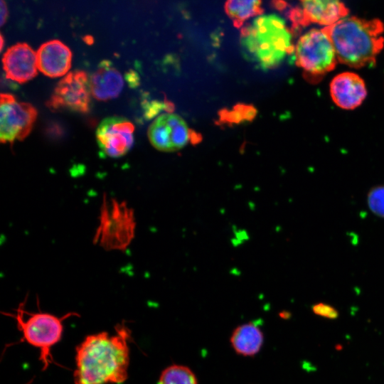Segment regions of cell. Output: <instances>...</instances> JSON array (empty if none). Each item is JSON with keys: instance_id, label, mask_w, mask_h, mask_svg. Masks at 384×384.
<instances>
[{"instance_id": "9", "label": "cell", "mask_w": 384, "mask_h": 384, "mask_svg": "<svg viewBox=\"0 0 384 384\" xmlns=\"http://www.w3.org/2000/svg\"><path fill=\"white\" fill-rule=\"evenodd\" d=\"M348 9L338 1H302L300 6L290 12L293 27L306 26L311 23L328 27L346 17Z\"/></svg>"}, {"instance_id": "6", "label": "cell", "mask_w": 384, "mask_h": 384, "mask_svg": "<svg viewBox=\"0 0 384 384\" xmlns=\"http://www.w3.org/2000/svg\"><path fill=\"white\" fill-rule=\"evenodd\" d=\"M36 109L30 103L18 102L13 95L1 94L0 140L13 143L23 140L31 132L37 117Z\"/></svg>"}, {"instance_id": "8", "label": "cell", "mask_w": 384, "mask_h": 384, "mask_svg": "<svg viewBox=\"0 0 384 384\" xmlns=\"http://www.w3.org/2000/svg\"><path fill=\"white\" fill-rule=\"evenodd\" d=\"M134 124L127 119L119 116L107 117L97 128L98 146L109 157H121L134 144Z\"/></svg>"}, {"instance_id": "21", "label": "cell", "mask_w": 384, "mask_h": 384, "mask_svg": "<svg viewBox=\"0 0 384 384\" xmlns=\"http://www.w3.org/2000/svg\"><path fill=\"white\" fill-rule=\"evenodd\" d=\"M312 309L315 314L328 319H336L338 316V312L334 307L324 303L314 305Z\"/></svg>"}, {"instance_id": "10", "label": "cell", "mask_w": 384, "mask_h": 384, "mask_svg": "<svg viewBox=\"0 0 384 384\" xmlns=\"http://www.w3.org/2000/svg\"><path fill=\"white\" fill-rule=\"evenodd\" d=\"M97 239L109 248H119L129 243L132 234V220L125 206L112 203L102 214Z\"/></svg>"}, {"instance_id": "12", "label": "cell", "mask_w": 384, "mask_h": 384, "mask_svg": "<svg viewBox=\"0 0 384 384\" xmlns=\"http://www.w3.org/2000/svg\"><path fill=\"white\" fill-rule=\"evenodd\" d=\"M330 94L334 103L344 110L358 107L367 95L363 80L353 72H343L336 75L330 83Z\"/></svg>"}, {"instance_id": "1", "label": "cell", "mask_w": 384, "mask_h": 384, "mask_svg": "<svg viewBox=\"0 0 384 384\" xmlns=\"http://www.w3.org/2000/svg\"><path fill=\"white\" fill-rule=\"evenodd\" d=\"M114 329L112 335H87L76 346L74 384H121L127 380L131 330L124 322Z\"/></svg>"}, {"instance_id": "20", "label": "cell", "mask_w": 384, "mask_h": 384, "mask_svg": "<svg viewBox=\"0 0 384 384\" xmlns=\"http://www.w3.org/2000/svg\"><path fill=\"white\" fill-rule=\"evenodd\" d=\"M370 210L375 215L384 217V185L373 188L368 196Z\"/></svg>"}, {"instance_id": "5", "label": "cell", "mask_w": 384, "mask_h": 384, "mask_svg": "<svg viewBox=\"0 0 384 384\" xmlns=\"http://www.w3.org/2000/svg\"><path fill=\"white\" fill-rule=\"evenodd\" d=\"M294 52L296 65L311 82H319L334 69L338 62L334 47L324 28H312L302 36Z\"/></svg>"}, {"instance_id": "11", "label": "cell", "mask_w": 384, "mask_h": 384, "mask_svg": "<svg viewBox=\"0 0 384 384\" xmlns=\"http://www.w3.org/2000/svg\"><path fill=\"white\" fill-rule=\"evenodd\" d=\"M7 79L24 83L38 74L36 53L26 43H18L9 48L2 58Z\"/></svg>"}, {"instance_id": "16", "label": "cell", "mask_w": 384, "mask_h": 384, "mask_svg": "<svg viewBox=\"0 0 384 384\" xmlns=\"http://www.w3.org/2000/svg\"><path fill=\"white\" fill-rule=\"evenodd\" d=\"M260 1H228L225 10L235 27L240 28L248 18L262 13Z\"/></svg>"}, {"instance_id": "4", "label": "cell", "mask_w": 384, "mask_h": 384, "mask_svg": "<svg viewBox=\"0 0 384 384\" xmlns=\"http://www.w3.org/2000/svg\"><path fill=\"white\" fill-rule=\"evenodd\" d=\"M5 315L16 321L17 329L22 334L21 341H26L39 350L43 370L55 363L50 350L62 338L63 321L70 316H80L76 312H68L62 316L47 312H28L23 304L19 305L16 313Z\"/></svg>"}, {"instance_id": "13", "label": "cell", "mask_w": 384, "mask_h": 384, "mask_svg": "<svg viewBox=\"0 0 384 384\" xmlns=\"http://www.w3.org/2000/svg\"><path fill=\"white\" fill-rule=\"evenodd\" d=\"M37 68L50 78L65 75L71 67L72 52L59 40L43 43L36 52Z\"/></svg>"}, {"instance_id": "19", "label": "cell", "mask_w": 384, "mask_h": 384, "mask_svg": "<svg viewBox=\"0 0 384 384\" xmlns=\"http://www.w3.org/2000/svg\"><path fill=\"white\" fill-rule=\"evenodd\" d=\"M220 117L223 122L240 123L243 120L253 119L256 109L251 105L239 104L231 110H222Z\"/></svg>"}, {"instance_id": "23", "label": "cell", "mask_w": 384, "mask_h": 384, "mask_svg": "<svg viewBox=\"0 0 384 384\" xmlns=\"http://www.w3.org/2000/svg\"><path fill=\"white\" fill-rule=\"evenodd\" d=\"M1 50H2L3 49V47H4V38H3V36L2 34H1Z\"/></svg>"}, {"instance_id": "22", "label": "cell", "mask_w": 384, "mask_h": 384, "mask_svg": "<svg viewBox=\"0 0 384 384\" xmlns=\"http://www.w3.org/2000/svg\"><path fill=\"white\" fill-rule=\"evenodd\" d=\"M0 4H1V6H0V7H1V21H0V23H1V26H3L6 23V18L8 17V9H7V6H6V3L3 0H1Z\"/></svg>"}, {"instance_id": "2", "label": "cell", "mask_w": 384, "mask_h": 384, "mask_svg": "<svg viewBox=\"0 0 384 384\" xmlns=\"http://www.w3.org/2000/svg\"><path fill=\"white\" fill-rule=\"evenodd\" d=\"M324 28L333 43L338 61L351 68L374 65L384 46V25L378 18L346 16Z\"/></svg>"}, {"instance_id": "7", "label": "cell", "mask_w": 384, "mask_h": 384, "mask_svg": "<svg viewBox=\"0 0 384 384\" xmlns=\"http://www.w3.org/2000/svg\"><path fill=\"white\" fill-rule=\"evenodd\" d=\"M90 95L87 75L85 71L75 70L58 82L46 105L52 111L87 113L90 108Z\"/></svg>"}, {"instance_id": "14", "label": "cell", "mask_w": 384, "mask_h": 384, "mask_svg": "<svg viewBox=\"0 0 384 384\" xmlns=\"http://www.w3.org/2000/svg\"><path fill=\"white\" fill-rule=\"evenodd\" d=\"M124 85L120 73L110 61L102 60L90 79L91 95L100 101L114 99L120 94Z\"/></svg>"}, {"instance_id": "3", "label": "cell", "mask_w": 384, "mask_h": 384, "mask_svg": "<svg viewBox=\"0 0 384 384\" xmlns=\"http://www.w3.org/2000/svg\"><path fill=\"white\" fill-rule=\"evenodd\" d=\"M240 43L245 55L262 69L277 67L294 51L290 30L275 14L259 16L242 28Z\"/></svg>"}, {"instance_id": "17", "label": "cell", "mask_w": 384, "mask_h": 384, "mask_svg": "<svg viewBox=\"0 0 384 384\" xmlns=\"http://www.w3.org/2000/svg\"><path fill=\"white\" fill-rule=\"evenodd\" d=\"M171 130V127L166 119V114H161L149 127L148 137L151 144L159 151H173Z\"/></svg>"}, {"instance_id": "15", "label": "cell", "mask_w": 384, "mask_h": 384, "mask_svg": "<svg viewBox=\"0 0 384 384\" xmlns=\"http://www.w3.org/2000/svg\"><path fill=\"white\" fill-rule=\"evenodd\" d=\"M230 344L238 354L242 356H254L260 351L264 335L254 323L249 322L237 326L230 338Z\"/></svg>"}, {"instance_id": "18", "label": "cell", "mask_w": 384, "mask_h": 384, "mask_svg": "<svg viewBox=\"0 0 384 384\" xmlns=\"http://www.w3.org/2000/svg\"><path fill=\"white\" fill-rule=\"evenodd\" d=\"M158 384H198V380L188 367L174 364L161 373Z\"/></svg>"}]
</instances>
